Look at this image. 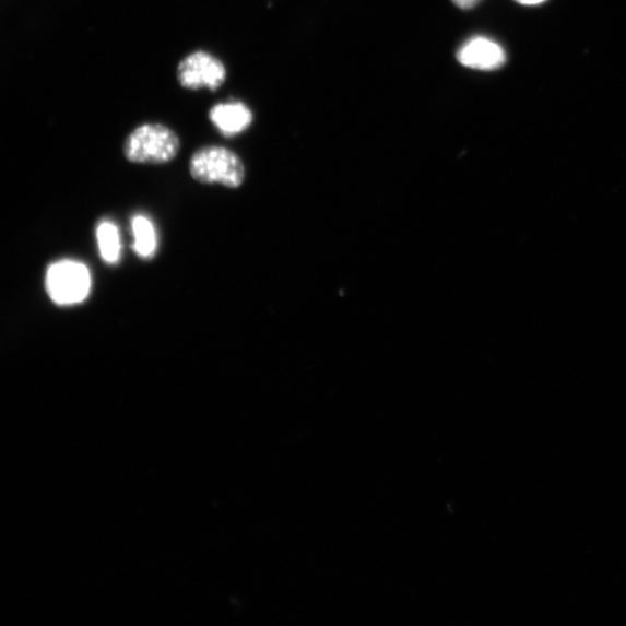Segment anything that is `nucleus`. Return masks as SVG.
Returning a JSON list of instances; mask_svg holds the SVG:
<instances>
[{"instance_id": "obj_7", "label": "nucleus", "mask_w": 626, "mask_h": 626, "mask_svg": "<svg viewBox=\"0 0 626 626\" xmlns=\"http://www.w3.org/2000/svg\"><path fill=\"white\" fill-rule=\"evenodd\" d=\"M134 245L132 249L142 259L153 258L156 253L158 240L155 225L147 217L138 215L131 220Z\"/></svg>"}, {"instance_id": "obj_8", "label": "nucleus", "mask_w": 626, "mask_h": 626, "mask_svg": "<svg viewBox=\"0 0 626 626\" xmlns=\"http://www.w3.org/2000/svg\"><path fill=\"white\" fill-rule=\"evenodd\" d=\"M101 257L106 263H117L121 256V240L118 226L109 221L97 227Z\"/></svg>"}, {"instance_id": "obj_4", "label": "nucleus", "mask_w": 626, "mask_h": 626, "mask_svg": "<svg viewBox=\"0 0 626 626\" xmlns=\"http://www.w3.org/2000/svg\"><path fill=\"white\" fill-rule=\"evenodd\" d=\"M225 64L212 52L197 50L188 54L177 68V79L186 90L217 91L225 83Z\"/></svg>"}, {"instance_id": "obj_2", "label": "nucleus", "mask_w": 626, "mask_h": 626, "mask_svg": "<svg viewBox=\"0 0 626 626\" xmlns=\"http://www.w3.org/2000/svg\"><path fill=\"white\" fill-rule=\"evenodd\" d=\"M189 175L203 185L237 189L246 178V168L235 151L220 145L198 149L189 161Z\"/></svg>"}, {"instance_id": "obj_3", "label": "nucleus", "mask_w": 626, "mask_h": 626, "mask_svg": "<svg viewBox=\"0 0 626 626\" xmlns=\"http://www.w3.org/2000/svg\"><path fill=\"white\" fill-rule=\"evenodd\" d=\"M91 286L88 269L75 260L52 263L46 275L48 295L56 305L62 307L80 305L90 295Z\"/></svg>"}, {"instance_id": "obj_5", "label": "nucleus", "mask_w": 626, "mask_h": 626, "mask_svg": "<svg viewBox=\"0 0 626 626\" xmlns=\"http://www.w3.org/2000/svg\"><path fill=\"white\" fill-rule=\"evenodd\" d=\"M208 117L226 138L243 134L255 120L251 108L241 102L218 103L209 110Z\"/></svg>"}, {"instance_id": "obj_1", "label": "nucleus", "mask_w": 626, "mask_h": 626, "mask_svg": "<svg viewBox=\"0 0 626 626\" xmlns=\"http://www.w3.org/2000/svg\"><path fill=\"white\" fill-rule=\"evenodd\" d=\"M180 147L174 129L163 123H143L125 140L123 155L132 164H167L176 160Z\"/></svg>"}, {"instance_id": "obj_6", "label": "nucleus", "mask_w": 626, "mask_h": 626, "mask_svg": "<svg viewBox=\"0 0 626 626\" xmlns=\"http://www.w3.org/2000/svg\"><path fill=\"white\" fill-rule=\"evenodd\" d=\"M458 60L462 66L471 69L496 70L505 64L506 55L497 43L479 36L461 47Z\"/></svg>"}, {"instance_id": "obj_10", "label": "nucleus", "mask_w": 626, "mask_h": 626, "mask_svg": "<svg viewBox=\"0 0 626 626\" xmlns=\"http://www.w3.org/2000/svg\"><path fill=\"white\" fill-rule=\"evenodd\" d=\"M516 2H518L522 5H539L543 2H545V0H516Z\"/></svg>"}, {"instance_id": "obj_9", "label": "nucleus", "mask_w": 626, "mask_h": 626, "mask_svg": "<svg viewBox=\"0 0 626 626\" xmlns=\"http://www.w3.org/2000/svg\"><path fill=\"white\" fill-rule=\"evenodd\" d=\"M453 4L463 10H469L476 7L481 0H452Z\"/></svg>"}]
</instances>
